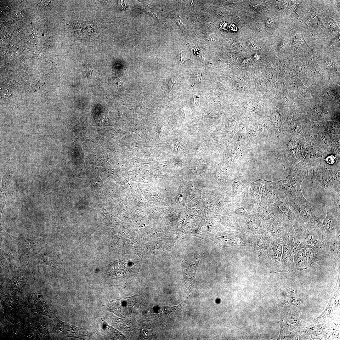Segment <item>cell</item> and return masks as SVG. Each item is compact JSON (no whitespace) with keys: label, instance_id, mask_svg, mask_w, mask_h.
Returning <instances> with one entry per match:
<instances>
[{"label":"cell","instance_id":"obj_22","mask_svg":"<svg viewBox=\"0 0 340 340\" xmlns=\"http://www.w3.org/2000/svg\"><path fill=\"white\" fill-rule=\"evenodd\" d=\"M262 184L259 183L253 184L252 186L251 192L253 195L257 198H259Z\"/></svg>","mask_w":340,"mask_h":340},{"label":"cell","instance_id":"obj_13","mask_svg":"<svg viewBox=\"0 0 340 340\" xmlns=\"http://www.w3.org/2000/svg\"><path fill=\"white\" fill-rule=\"evenodd\" d=\"M252 246L260 253L267 255L269 252L276 238L269 232L265 231L251 236Z\"/></svg>","mask_w":340,"mask_h":340},{"label":"cell","instance_id":"obj_27","mask_svg":"<svg viewBox=\"0 0 340 340\" xmlns=\"http://www.w3.org/2000/svg\"><path fill=\"white\" fill-rule=\"evenodd\" d=\"M325 160L328 164H333L336 162L337 160V157L336 156H334V155H332L331 156L327 157Z\"/></svg>","mask_w":340,"mask_h":340},{"label":"cell","instance_id":"obj_11","mask_svg":"<svg viewBox=\"0 0 340 340\" xmlns=\"http://www.w3.org/2000/svg\"><path fill=\"white\" fill-rule=\"evenodd\" d=\"M39 264L48 265L57 269L59 267L56 261L54 254L47 244L40 251L31 255V264Z\"/></svg>","mask_w":340,"mask_h":340},{"label":"cell","instance_id":"obj_3","mask_svg":"<svg viewBox=\"0 0 340 340\" xmlns=\"http://www.w3.org/2000/svg\"><path fill=\"white\" fill-rule=\"evenodd\" d=\"M326 209L325 218L317 225L324 241L340 240V205L332 200Z\"/></svg>","mask_w":340,"mask_h":340},{"label":"cell","instance_id":"obj_1","mask_svg":"<svg viewBox=\"0 0 340 340\" xmlns=\"http://www.w3.org/2000/svg\"><path fill=\"white\" fill-rule=\"evenodd\" d=\"M286 196L289 206L294 208L301 223L317 225L325 218L326 208L308 201L303 195L301 187L297 188Z\"/></svg>","mask_w":340,"mask_h":340},{"label":"cell","instance_id":"obj_20","mask_svg":"<svg viewBox=\"0 0 340 340\" xmlns=\"http://www.w3.org/2000/svg\"><path fill=\"white\" fill-rule=\"evenodd\" d=\"M305 248L309 266L315 262L325 259L324 253L314 246L307 245Z\"/></svg>","mask_w":340,"mask_h":340},{"label":"cell","instance_id":"obj_4","mask_svg":"<svg viewBox=\"0 0 340 340\" xmlns=\"http://www.w3.org/2000/svg\"><path fill=\"white\" fill-rule=\"evenodd\" d=\"M310 181L330 192L333 188L340 187L339 170L328 169L320 163L313 169Z\"/></svg>","mask_w":340,"mask_h":340},{"label":"cell","instance_id":"obj_21","mask_svg":"<svg viewBox=\"0 0 340 340\" xmlns=\"http://www.w3.org/2000/svg\"><path fill=\"white\" fill-rule=\"evenodd\" d=\"M296 269L302 270L309 267L305 247L297 252L293 256Z\"/></svg>","mask_w":340,"mask_h":340},{"label":"cell","instance_id":"obj_23","mask_svg":"<svg viewBox=\"0 0 340 340\" xmlns=\"http://www.w3.org/2000/svg\"><path fill=\"white\" fill-rule=\"evenodd\" d=\"M311 113L317 118H321L324 115L323 109L320 107L314 106L311 109Z\"/></svg>","mask_w":340,"mask_h":340},{"label":"cell","instance_id":"obj_14","mask_svg":"<svg viewBox=\"0 0 340 340\" xmlns=\"http://www.w3.org/2000/svg\"><path fill=\"white\" fill-rule=\"evenodd\" d=\"M282 239V252L279 264V272L295 270L297 269L294 262V254L291 250L288 235Z\"/></svg>","mask_w":340,"mask_h":340},{"label":"cell","instance_id":"obj_9","mask_svg":"<svg viewBox=\"0 0 340 340\" xmlns=\"http://www.w3.org/2000/svg\"><path fill=\"white\" fill-rule=\"evenodd\" d=\"M294 230L291 222L283 213L269 224L265 229L266 231L270 233L275 238L282 239Z\"/></svg>","mask_w":340,"mask_h":340},{"label":"cell","instance_id":"obj_16","mask_svg":"<svg viewBox=\"0 0 340 340\" xmlns=\"http://www.w3.org/2000/svg\"><path fill=\"white\" fill-rule=\"evenodd\" d=\"M340 240L325 241V258L334 262L340 263Z\"/></svg>","mask_w":340,"mask_h":340},{"label":"cell","instance_id":"obj_24","mask_svg":"<svg viewBox=\"0 0 340 340\" xmlns=\"http://www.w3.org/2000/svg\"><path fill=\"white\" fill-rule=\"evenodd\" d=\"M50 2L48 0H41L38 2L37 6L42 10H46L50 8Z\"/></svg>","mask_w":340,"mask_h":340},{"label":"cell","instance_id":"obj_2","mask_svg":"<svg viewBox=\"0 0 340 340\" xmlns=\"http://www.w3.org/2000/svg\"><path fill=\"white\" fill-rule=\"evenodd\" d=\"M140 267L138 261L124 258L112 262L102 271V275L113 285L123 286L136 277Z\"/></svg>","mask_w":340,"mask_h":340},{"label":"cell","instance_id":"obj_19","mask_svg":"<svg viewBox=\"0 0 340 340\" xmlns=\"http://www.w3.org/2000/svg\"><path fill=\"white\" fill-rule=\"evenodd\" d=\"M61 330L65 335L69 337L84 338L83 337L88 335L87 331L82 328L73 326L70 324L63 322L60 320Z\"/></svg>","mask_w":340,"mask_h":340},{"label":"cell","instance_id":"obj_26","mask_svg":"<svg viewBox=\"0 0 340 340\" xmlns=\"http://www.w3.org/2000/svg\"><path fill=\"white\" fill-rule=\"evenodd\" d=\"M248 44L250 48L253 50H258L260 49L259 46L253 40H250Z\"/></svg>","mask_w":340,"mask_h":340},{"label":"cell","instance_id":"obj_12","mask_svg":"<svg viewBox=\"0 0 340 340\" xmlns=\"http://www.w3.org/2000/svg\"><path fill=\"white\" fill-rule=\"evenodd\" d=\"M217 239L219 243L226 246H252L250 236L237 231L221 234Z\"/></svg>","mask_w":340,"mask_h":340},{"label":"cell","instance_id":"obj_28","mask_svg":"<svg viewBox=\"0 0 340 340\" xmlns=\"http://www.w3.org/2000/svg\"><path fill=\"white\" fill-rule=\"evenodd\" d=\"M231 28L232 29L231 30H232L233 31H237V27L234 24H232V26H231Z\"/></svg>","mask_w":340,"mask_h":340},{"label":"cell","instance_id":"obj_18","mask_svg":"<svg viewBox=\"0 0 340 340\" xmlns=\"http://www.w3.org/2000/svg\"><path fill=\"white\" fill-rule=\"evenodd\" d=\"M287 235L291 250L294 255L307 245L303 237L295 230Z\"/></svg>","mask_w":340,"mask_h":340},{"label":"cell","instance_id":"obj_8","mask_svg":"<svg viewBox=\"0 0 340 340\" xmlns=\"http://www.w3.org/2000/svg\"><path fill=\"white\" fill-rule=\"evenodd\" d=\"M281 192V193L272 192L269 198V201L276 205L280 211L287 217L295 230L297 231L301 223L296 214L290 209L286 195Z\"/></svg>","mask_w":340,"mask_h":340},{"label":"cell","instance_id":"obj_10","mask_svg":"<svg viewBox=\"0 0 340 340\" xmlns=\"http://www.w3.org/2000/svg\"><path fill=\"white\" fill-rule=\"evenodd\" d=\"M239 223L240 232L250 236L266 231L260 219L256 215L241 219Z\"/></svg>","mask_w":340,"mask_h":340},{"label":"cell","instance_id":"obj_17","mask_svg":"<svg viewBox=\"0 0 340 340\" xmlns=\"http://www.w3.org/2000/svg\"><path fill=\"white\" fill-rule=\"evenodd\" d=\"M287 171L288 174L286 179L296 188L301 187L303 180L309 177L308 170L303 169H295L294 167Z\"/></svg>","mask_w":340,"mask_h":340},{"label":"cell","instance_id":"obj_6","mask_svg":"<svg viewBox=\"0 0 340 340\" xmlns=\"http://www.w3.org/2000/svg\"><path fill=\"white\" fill-rule=\"evenodd\" d=\"M296 231L303 237L307 245L314 246L324 253L325 241L317 224L301 223Z\"/></svg>","mask_w":340,"mask_h":340},{"label":"cell","instance_id":"obj_15","mask_svg":"<svg viewBox=\"0 0 340 340\" xmlns=\"http://www.w3.org/2000/svg\"><path fill=\"white\" fill-rule=\"evenodd\" d=\"M17 239L21 246L31 254L39 251L46 244L38 237H17Z\"/></svg>","mask_w":340,"mask_h":340},{"label":"cell","instance_id":"obj_25","mask_svg":"<svg viewBox=\"0 0 340 340\" xmlns=\"http://www.w3.org/2000/svg\"><path fill=\"white\" fill-rule=\"evenodd\" d=\"M323 94L324 96L328 99L333 100L336 98V94L332 90L326 89L324 91Z\"/></svg>","mask_w":340,"mask_h":340},{"label":"cell","instance_id":"obj_5","mask_svg":"<svg viewBox=\"0 0 340 340\" xmlns=\"http://www.w3.org/2000/svg\"><path fill=\"white\" fill-rule=\"evenodd\" d=\"M1 237V256L6 260L8 265H20V247L17 237L3 235Z\"/></svg>","mask_w":340,"mask_h":340},{"label":"cell","instance_id":"obj_7","mask_svg":"<svg viewBox=\"0 0 340 340\" xmlns=\"http://www.w3.org/2000/svg\"><path fill=\"white\" fill-rule=\"evenodd\" d=\"M283 246V239L276 238L269 252L265 255L258 253V257L271 272H279Z\"/></svg>","mask_w":340,"mask_h":340}]
</instances>
